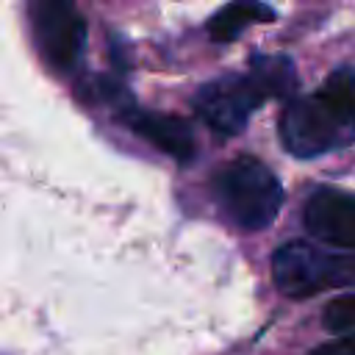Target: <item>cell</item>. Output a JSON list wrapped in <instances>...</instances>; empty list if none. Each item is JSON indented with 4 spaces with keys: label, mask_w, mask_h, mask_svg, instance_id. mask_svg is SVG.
Wrapping results in <instances>:
<instances>
[{
    "label": "cell",
    "mask_w": 355,
    "mask_h": 355,
    "mask_svg": "<svg viewBox=\"0 0 355 355\" xmlns=\"http://www.w3.org/2000/svg\"><path fill=\"white\" fill-rule=\"evenodd\" d=\"M280 141L297 158H316L355 141V69L341 67L280 114Z\"/></svg>",
    "instance_id": "obj_1"
},
{
    "label": "cell",
    "mask_w": 355,
    "mask_h": 355,
    "mask_svg": "<svg viewBox=\"0 0 355 355\" xmlns=\"http://www.w3.org/2000/svg\"><path fill=\"white\" fill-rule=\"evenodd\" d=\"M211 191L225 219L241 230H261L272 225L283 205V186L277 175L255 155H239L216 169Z\"/></svg>",
    "instance_id": "obj_2"
},
{
    "label": "cell",
    "mask_w": 355,
    "mask_h": 355,
    "mask_svg": "<svg viewBox=\"0 0 355 355\" xmlns=\"http://www.w3.org/2000/svg\"><path fill=\"white\" fill-rule=\"evenodd\" d=\"M275 286L286 297H311L333 286H355V258L333 255L305 241H288L272 255Z\"/></svg>",
    "instance_id": "obj_3"
},
{
    "label": "cell",
    "mask_w": 355,
    "mask_h": 355,
    "mask_svg": "<svg viewBox=\"0 0 355 355\" xmlns=\"http://www.w3.org/2000/svg\"><path fill=\"white\" fill-rule=\"evenodd\" d=\"M31 22L36 44L53 69H72L86 44V19L72 0H33Z\"/></svg>",
    "instance_id": "obj_4"
},
{
    "label": "cell",
    "mask_w": 355,
    "mask_h": 355,
    "mask_svg": "<svg viewBox=\"0 0 355 355\" xmlns=\"http://www.w3.org/2000/svg\"><path fill=\"white\" fill-rule=\"evenodd\" d=\"M261 103L263 94L250 75H222L200 86L194 94V111L211 130L222 136H239Z\"/></svg>",
    "instance_id": "obj_5"
},
{
    "label": "cell",
    "mask_w": 355,
    "mask_h": 355,
    "mask_svg": "<svg viewBox=\"0 0 355 355\" xmlns=\"http://www.w3.org/2000/svg\"><path fill=\"white\" fill-rule=\"evenodd\" d=\"M305 230L330 247L355 250V194L333 186H319L302 211Z\"/></svg>",
    "instance_id": "obj_6"
},
{
    "label": "cell",
    "mask_w": 355,
    "mask_h": 355,
    "mask_svg": "<svg viewBox=\"0 0 355 355\" xmlns=\"http://www.w3.org/2000/svg\"><path fill=\"white\" fill-rule=\"evenodd\" d=\"M119 116L136 136L150 141L155 150L166 153L175 161H191L197 144H194V133L186 119L161 114V111H144L136 105H125L119 111Z\"/></svg>",
    "instance_id": "obj_7"
},
{
    "label": "cell",
    "mask_w": 355,
    "mask_h": 355,
    "mask_svg": "<svg viewBox=\"0 0 355 355\" xmlns=\"http://www.w3.org/2000/svg\"><path fill=\"white\" fill-rule=\"evenodd\" d=\"M275 8L263 0H230L208 19V36L211 42H233L241 36V31L252 22H272Z\"/></svg>",
    "instance_id": "obj_8"
},
{
    "label": "cell",
    "mask_w": 355,
    "mask_h": 355,
    "mask_svg": "<svg viewBox=\"0 0 355 355\" xmlns=\"http://www.w3.org/2000/svg\"><path fill=\"white\" fill-rule=\"evenodd\" d=\"M247 75L252 78V83L258 86L263 100L288 97L297 89V69L286 53H255L250 58Z\"/></svg>",
    "instance_id": "obj_9"
},
{
    "label": "cell",
    "mask_w": 355,
    "mask_h": 355,
    "mask_svg": "<svg viewBox=\"0 0 355 355\" xmlns=\"http://www.w3.org/2000/svg\"><path fill=\"white\" fill-rule=\"evenodd\" d=\"M322 324L327 333H349L355 330V294H341L324 305Z\"/></svg>",
    "instance_id": "obj_10"
},
{
    "label": "cell",
    "mask_w": 355,
    "mask_h": 355,
    "mask_svg": "<svg viewBox=\"0 0 355 355\" xmlns=\"http://www.w3.org/2000/svg\"><path fill=\"white\" fill-rule=\"evenodd\" d=\"M308 355H355V330L349 333H341L319 347H313Z\"/></svg>",
    "instance_id": "obj_11"
}]
</instances>
